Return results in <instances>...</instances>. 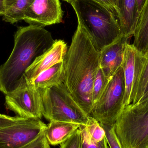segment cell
Here are the masks:
<instances>
[{
    "instance_id": "f546056e",
    "label": "cell",
    "mask_w": 148,
    "mask_h": 148,
    "mask_svg": "<svg viewBox=\"0 0 148 148\" xmlns=\"http://www.w3.org/2000/svg\"><path fill=\"white\" fill-rule=\"evenodd\" d=\"M148 90V81L147 83V85H146V88H145V91H144V94L147 92V91ZM143 94V95H144Z\"/></svg>"
},
{
    "instance_id": "5bb4252c",
    "label": "cell",
    "mask_w": 148,
    "mask_h": 148,
    "mask_svg": "<svg viewBox=\"0 0 148 148\" xmlns=\"http://www.w3.org/2000/svg\"><path fill=\"white\" fill-rule=\"evenodd\" d=\"M80 126L72 123L51 121L47 125L45 135L50 145H60L70 138Z\"/></svg>"
},
{
    "instance_id": "7402d4cb",
    "label": "cell",
    "mask_w": 148,
    "mask_h": 148,
    "mask_svg": "<svg viewBox=\"0 0 148 148\" xmlns=\"http://www.w3.org/2000/svg\"><path fill=\"white\" fill-rule=\"evenodd\" d=\"M148 81V58L145 67L143 69V72L142 74L140 83H139V87L137 90V94L134 103L132 105L136 104L140 101L142 97L144 94L145 91V88L147 83Z\"/></svg>"
},
{
    "instance_id": "5b68a950",
    "label": "cell",
    "mask_w": 148,
    "mask_h": 148,
    "mask_svg": "<svg viewBox=\"0 0 148 148\" xmlns=\"http://www.w3.org/2000/svg\"><path fill=\"white\" fill-rule=\"evenodd\" d=\"M114 130L122 148H148V102L123 107Z\"/></svg>"
},
{
    "instance_id": "8992f818",
    "label": "cell",
    "mask_w": 148,
    "mask_h": 148,
    "mask_svg": "<svg viewBox=\"0 0 148 148\" xmlns=\"http://www.w3.org/2000/svg\"><path fill=\"white\" fill-rule=\"evenodd\" d=\"M125 82L121 67L110 79L98 101L92 107V117L103 125L115 124L123 108Z\"/></svg>"
},
{
    "instance_id": "7a4b0ae2",
    "label": "cell",
    "mask_w": 148,
    "mask_h": 148,
    "mask_svg": "<svg viewBox=\"0 0 148 148\" xmlns=\"http://www.w3.org/2000/svg\"><path fill=\"white\" fill-rule=\"evenodd\" d=\"M55 41L51 33L43 27H20L14 35L12 52L0 66V91L6 95L17 89L36 58L50 48Z\"/></svg>"
},
{
    "instance_id": "3957f363",
    "label": "cell",
    "mask_w": 148,
    "mask_h": 148,
    "mask_svg": "<svg viewBox=\"0 0 148 148\" xmlns=\"http://www.w3.org/2000/svg\"><path fill=\"white\" fill-rule=\"evenodd\" d=\"M70 3L100 52L123 36L117 17L103 6L91 0H74Z\"/></svg>"
},
{
    "instance_id": "4316f807",
    "label": "cell",
    "mask_w": 148,
    "mask_h": 148,
    "mask_svg": "<svg viewBox=\"0 0 148 148\" xmlns=\"http://www.w3.org/2000/svg\"><path fill=\"white\" fill-rule=\"evenodd\" d=\"M146 0H136V10L138 19Z\"/></svg>"
},
{
    "instance_id": "484cf974",
    "label": "cell",
    "mask_w": 148,
    "mask_h": 148,
    "mask_svg": "<svg viewBox=\"0 0 148 148\" xmlns=\"http://www.w3.org/2000/svg\"><path fill=\"white\" fill-rule=\"evenodd\" d=\"M26 118L19 116H10L6 115L0 114V128L9 126L20 122Z\"/></svg>"
},
{
    "instance_id": "277c9868",
    "label": "cell",
    "mask_w": 148,
    "mask_h": 148,
    "mask_svg": "<svg viewBox=\"0 0 148 148\" xmlns=\"http://www.w3.org/2000/svg\"><path fill=\"white\" fill-rule=\"evenodd\" d=\"M41 98L42 116L49 121L88 125L90 119L69 93L64 83L39 89Z\"/></svg>"
},
{
    "instance_id": "8fae6325",
    "label": "cell",
    "mask_w": 148,
    "mask_h": 148,
    "mask_svg": "<svg viewBox=\"0 0 148 148\" xmlns=\"http://www.w3.org/2000/svg\"><path fill=\"white\" fill-rule=\"evenodd\" d=\"M66 43L62 40H56L52 47L36 58L26 70L25 77L32 83L37 76L56 63L64 61L68 50Z\"/></svg>"
},
{
    "instance_id": "ac0fdd59",
    "label": "cell",
    "mask_w": 148,
    "mask_h": 148,
    "mask_svg": "<svg viewBox=\"0 0 148 148\" xmlns=\"http://www.w3.org/2000/svg\"><path fill=\"white\" fill-rule=\"evenodd\" d=\"M110 79L105 76L102 69L99 67L95 76L92 88V102L93 106L96 103L101 97Z\"/></svg>"
},
{
    "instance_id": "ffe728a7",
    "label": "cell",
    "mask_w": 148,
    "mask_h": 148,
    "mask_svg": "<svg viewBox=\"0 0 148 148\" xmlns=\"http://www.w3.org/2000/svg\"><path fill=\"white\" fill-rule=\"evenodd\" d=\"M79 129L82 136L81 148H109L106 137L99 142H94L90 140L84 125H80Z\"/></svg>"
},
{
    "instance_id": "4fadbf2b",
    "label": "cell",
    "mask_w": 148,
    "mask_h": 148,
    "mask_svg": "<svg viewBox=\"0 0 148 148\" xmlns=\"http://www.w3.org/2000/svg\"><path fill=\"white\" fill-rule=\"evenodd\" d=\"M118 3L117 18L123 35L133 36L138 21L136 0H118Z\"/></svg>"
},
{
    "instance_id": "52a82bcc",
    "label": "cell",
    "mask_w": 148,
    "mask_h": 148,
    "mask_svg": "<svg viewBox=\"0 0 148 148\" xmlns=\"http://www.w3.org/2000/svg\"><path fill=\"white\" fill-rule=\"evenodd\" d=\"M5 105L19 117L40 119L42 116L40 90L26 77L17 89L5 95Z\"/></svg>"
},
{
    "instance_id": "9c48e42d",
    "label": "cell",
    "mask_w": 148,
    "mask_h": 148,
    "mask_svg": "<svg viewBox=\"0 0 148 148\" xmlns=\"http://www.w3.org/2000/svg\"><path fill=\"white\" fill-rule=\"evenodd\" d=\"M147 60V58L132 44L129 43L126 45L122 65L125 82L123 107L134 103Z\"/></svg>"
},
{
    "instance_id": "603a6c76",
    "label": "cell",
    "mask_w": 148,
    "mask_h": 148,
    "mask_svg": "<svg viewBox=\"0 0 148 148\" xmlns=\"http://www.w3.org/2000/svg\"><path fill=\"white\" fill-rule=\"evenodd\" d=\"M82 136L79 128L67 140L60 144V148H81Z\"/></svg>"
},
{
    "instance_id": "ba28073f",
    "label": "cell",
    "mask_w": 148,
    "mask_h": 148,
    "mask_svg": "<svg viewBox=\"0 0 148 148\" xmlns=\"http://www.w3.org/2000/svg\"><path fill=\"white\" fill-rule=\"evenodd\" d=\"M47 125L40 119L26 118L0 128V148H22L42 134Z\"/></svg>"
},
{
    "instance_id": "7c38bea8",
    "label": "cell",
    "mask_w": 148,
    "mask_h": 148,
    "mask_svg": "<svg viewBox=\"0 0 148 148\" xmlns=\"http://www.w3.org/2000/svg\"><path fill=\"white\" fill-rule=\"evenodd\" d=\"M133 36H123L100 51V67L108 78L111 79L122 67L125 47Z\"/></svg>"
},
{
    "instance_id": "d6986e66",
    "label": "cell",
    "mask_w": 148,
    "mask_h": 148,
    "mask_svg": "<svg viewBox=\"0 0 148 148\" xmlns=\"http://www.w3.org/2000/svg\"><path fill=\"white\" fill-rule=\"evenodd\" d=\"M85 127L89 138L92 142H99L106 137L103 128L92 116H90L88 123Z\"/></svg>"
},
{
    "instance_id": "9a60e30c",
    "label": "cell",
    "mask_w": 148,
    "mask_h": 148,
    "mask_svg": "<svg viewBox=\"0 0 148 148\" xmlns=\"http://www.w3.org/2000/svg\"><path fill=\"white\" fill-rule=\"evenodd\" d=\"M132 45L143 55L148 58V0H146L139 16L134 34Z\"/></svg>"
},
{
    "instance_id": "cb8c5ba5",
    "label": "cell",
    "mask_w": 148,
    "mask_h": 148,
    "mask_svg": "<svg viewBox=\"0 0 148 148\" xmlns=\"http://www.w3.org/2000/svg\"><path fill=\"white\" fill-rule=\"evenodd\" d=\"M111 11L117 18L119 12L118 0H91ZM118 19V18H117Z\"/></svg>"
},
{
    "instance_id": "6da1fadb",
    "label": "cell",
    "mask_w": 148,
    "mask_h": 148,
    "mask_svg": "<svg viewBox=\"0 0 148 148\" xmlns=\"http://www.w3.org/2000/svg\"><path fill=\"white\" fill-rule=\"evenodd\" d=\"M64 62L63 83L88 115L92 111L93 83L100 67V52L79 20Z\"/></svg>"
},
{
    "instance_id": "2e32d148",
    "label": "cell",
    "mask_w": 148,
    "mask_h": 148,
    "mask_svg": "<svg viewBox=\"0 0 148 148\" xmlns=\"http://www.w3.org/2000/svg\"><path fill=\"white\" fill-rule=\"evenodd\" d=\"M64 62H61L41 73L32 84L37 89H44L63 82Z\"/></svg>"
},
{
    "instance_id": "e0dca14e",
    "label": "cell",
    "mask_w": 148,
    "mask_h": 148,
    "mask_svg": "<svg viewBox=\"0 0 148 148\" xmlns=\"http://www.w3.org/2000/svg\"><path fill=\"white\" fill-rule=\"evenodd\" d=\"M34 1L4 0L5 11L3 15V20L11 24L23 20L25 12Z\"/></svg>"
},
{
    "instance_id": "30bf717a",
    "label": "cell",
    "mask_w": 148,
    "mask_h": 148,
    "mask_svg": "<svg viewBox=\"0 0 148 148\" xmlns=\"http://www.w3.org/2000/svg\"><path fill=\"white\" fill-rule=\"evenodd\" d=\"M63 14L60 0H34L23 20L29 25L44 27L61 23Z\"/></svg>"
},
{
    "instance_id": "44dd1931",
    "label": "cell",
    "mask_w": 148,
    "mask_h": 148,
    "mask_svg": "<svg viewBox=\"0 0 148 148\" xmlns=\"http://www.w3.org/2000/svg\"><path fill=\"white\" fill-rule=\"evenodd\" d=\"M101 125L105 131V136L110 147L122 148L115 133L114 124L113 125H109L101 124Z\"/></svg>"
},
{
    "instance_id": "1f68e13d",
    "label": "cell",
    "mask_w": 148,
    "mask_h": 148,
    "mask_svg": "<svg viewBox=\"0 0 148 148\" xmlns=\"http://www.w3.org/2000/svg\"><path fill=\"white\" fill-rule=\"evenodd\" d=\"M50 148V147H49V148Z\"/></svg>"
},
{
    "instance_id": "f1b7e54d",
    "label": "cell",
    "mask_w": 148,
    "mask_h": 148,
    "mask_svg": "<svg viewBox=\"0 0 148 148\" xmlns=\"http://www.w3.org/2000/svg\"><path fill=\"white\" fill-rule=\"evenodd\" d=\"M5 11L4 0H0V15H3Z\"/></svg>"
},
{
    "instance_id": "83f0119b",
    "label": "cell",
    "mask_w": 148,
    "mask_h": 148,
    "mask_svg": "<svg viewBox=\"0 0 148 148\" xmlns=\"http://www.w3.org/2000/svg\"><path fill=\"white\" fill-rule=\"evenodd\" d=\"M147 102H148V90L143 95L139 101L136 104L145 103Z\"/></svg>"
},
{
    "instance_id": "4dcf8cb0",
    "label": "cell",
    "mask_w": 148,
    "mask_h": 148,
    "mask_svg": "<svg viewBox=\"0 0 148 148\" xmlns=\"http://www.w3.org/2000/svg\"><path fill=\"white\" fill-rule=\"evenodd\" d=\"M65 1L69 3H70L71 2L73 1L74 0H64Z\"/></svg>"
},
{
    "instance_id": "d4e9b609",
    "label": "cell",
    "mask_w": 148,
    "mask_h": 148,
    "mask_svg": "<svg viewBox=\"0 0 148 148\" xmlns=\"http://www.w3.org/2000/svg\"><path fill=\"white\" fill-rule=\"evenodd\" d=\"M50 147L49 143L45 135V133L41 135L34 141L22 148H48Z\"/></svg>"
},
{
    "instance_id": "d6a6232c",
    "label": "cell",
    "mask_w": 148,
    "mask_h": 148,
    "mask_svg": "<svg viewBox=\"0 0 148 148\" xmlns=\"http://www.w3.org/2000/svg\"></svg>"
}]
</instances>
